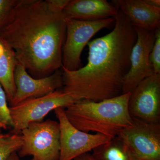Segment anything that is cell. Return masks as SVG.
Returning a JSON list of instances; mask_svg holds the SVG:
<instances>
[{
  "label": "cell",
  "mask_w": 160,
  "mask_h": 160,
  "mask_svg": "<svg viewBox=\"0 0 160 160\" xmlns=\"http://www.w3.org/2000/svg\"><path fill=\"white\" fill-rule=\"evenodd\" d=\"M54 112L60 126L59 160H73L112 139L99 133L90 134L77 129L66 117L64 108H57Z\"/></svg>",
  "instance_id": "7"
},
{
  "label": "cell",
  "mask_w": 160,
  "mask_h": 160,
  "mask_svg": "<svg viewBox=\"0 0 160 160\" xmlns=\"http://www.w3.org/2000/svg\"><path fill=\"white\" fill-rule=\"evenodd\" d=\"M7 160H23L19 156L17 152H14L12 153Z\"/></svg>",
  "instance_id": "22"
},
{
  "label": "cell",
  "mask_w": 160,
  "mask_h": 160,
  "mask_svg": "<svg viewBox=\"0 0 160 160\" xmlns=\"http://www.w3.org/2000/svg\"><path fill=\"white\" fill-rule=\"evenodd\" d=\"M132 120V125L117 137L129 146L139 160H160V124Z\"/></svg>",
  "instance_id": "9"
},
{
  "label": "cell",
  "mask_w": 160,
  "mask_h": 160,
  "mask_svg": "<svg viewBox=\"0 0 160 160\" xmlns=\"http://www.w3.org/2000/svg\"><path fill=\"white\" fill-rule=\"evenodd\" d=\"M31 160H38L36 158H35L33 157L32 158V159Z\"/></svg>",
  "instance_id": "24"
},
{
  "label": "cell",
  "mask_w": 160,
  "mask_h": 160,
  "mask_svg": "<svg viewBox=\"0 0 160 160\" xmlns=\"http://www.w3.org/2000/svg\"><path fill=\"white\" fill-rule=\"evenodd\" d=\"M128 110L133 119L160 124V73L143 80L131 92Z\"/></svg>",
  "instance_id": "8"
},
{
  "label": "cell",
  "mask_w": 160,
  "mask_h": 160,
  "mask_svg": "<svg viewBox=\"0 0 160 160\" xmlns=\"http://www.w3.org/2000/svg\"><path fill=\"white\" fill-rule=\"evenodd\" d=\"M149 5L154 7L160 8V0H145Z\"/></svg>",
  "instance_id": "21"
},
{
  "label": "cell",
  "mask_w": 160,
  "mask_h": 160,
  "mask_svg": "<svg viewBox=\"0 0 160 160\" xmlns=\"http://www.w3.org/2000/svg\"><path fill=\"white\" fill-rule=\"evenodd\" d=\"M23 145L20 158L32 156L38 160H59V124L50 119L29 124L21 132Z\"/></svg>",
  "instance_id": "4"
},
{
  "label": "cell",
  "mask_w": 160,
  "mask_h": 160,
  "mask_svg": "<svg viewBox=\"0 0 160 160\" xmlns=\"http://www.w3.org/2000/svg\"><path fill=\"white\" fill-rule=\"evenodd\" d=\"M118 9L106 0H71L63 10L66 18L94 21L114 18Z\"/></svg>",
  "instance_id": "13"
},
{
  "label": "cell",
  "mask_w": 160,
  "mask_h": 160,
  "mask_svg": "<svg viewBox=\"0 0 160 160\" xmlns=\"http://www.w3.org/2000/svg\"><path fill=\"white\" fill-rule=\"evenodd\" d=\"M92 151L94 160H139L129 146L118 137Z\"/></svg>",
  "instance_id": "15"
},
{
  "label": "cell",
  "mask_w": 160,
  "mask_h": 160,
  "mask_svg": "<svg viewBox=\"0 0 160 160\" xmlns=\"http://www.w3.org/2000/svg\"><path fill=\"white\" fill-rule=\"evenodd\" d=\"M130 94L128 92L100 102L79 100L65 108V113L72 125L79 130L112 138L133 124L128 110Z\"/></svg>",
  "instance_id": "3"
},
{
  "label": "cell",
  "mask_w": 160,
  "mask_h": 160,
  "mask_svg": "<svg viewBox=\"0 0 160 160\" xmlns=\"http://www.w3.org/2000/svg\"><path fill=\"white\" fill-rule=\"evenodd\" d=\"M113 18V29L87 44L89 55L86 66L75 71L62 67L63 91L78 101L100 102L122 94L137 35L134 27L120 9Z\"/></svg>",
  "instance_id": "2"
},
{
  "label": "cell",
  "mask_w": 160,
  "mask_h": 160,
  "mask_svg": "<svg viewBox=\"0 0 160 160\" xmlns=\"http://www.w3.org/2000/svg\"><path fill=\"white\" fill-rule=\"evenodd\" d=\"M21 133L12 131L0 133V160H7L14 152H18L23 145Z\"/></svg>",
  "instance_id": "16"
},
{
  "label": "cell",
  "mask_w": 160,
  "mask_h": 160,
  "mask_svg": "<svg viewBox=\"0 0 160 160\" xmlns=\"http://www.w3.org/2000/svg\"><path fill=\"white\" fill-rule=\"evenodd\" d=\"M14 80L16 91L10 107L28 99L46 95L63 87L62 72L60 69L47 77L35 78L24 66L18 64Z\"/></svg>",
  "instance_id": "11"
},
{
  "label": "cell",
  "mask_w": 160,
  "mask_h": 160,
  "mask_svg": "<svg viewBox=\"0 0 160 160\" xmlns=\"http://www.w3.org/2000/svg\"><path fill=\"white\" fill-rule=\"evenodd\" d=\"M150 61L155 73H160V28L155 30V40L150 52Z\"/></svg>",
  "instance_id": "18"
},
{
  "label": "cell",
  "mask_w": 160,
  "mask_h": 160,
  "mask_svg": "<svg viewBox=\"0 0 160 160\" xmlns=\"http://www.w3.org/2000/svg\"><path fill=\"white\" fill-rule=\"evenodd\" d=\"M134 28L137 38L132 49L130 69L124 80L122 94L131 92L142 81L155 74L150 61L155 31Z\"/></svg>",
  "instance_id": "10"
},
{
  "label": "cell",
  "mask_w": 160,
  "mask_h": 160,
  "mask_svg": "<svg viewBox=\"0 0 160 160\" xmlns=\"http://www.w3.org/2000/svg\"><path fill=\"white\" fill-rule=\"evenodd\" d=\"M112 2L125 14L134 28L155 31L160 28V8L145 0H118Z\"/></svg>",
  "instance_id": "12"
},
{
  "label": "cell",
  "mask_w": 160,
  "mask_h": 160,
  "mask_svg": "<svg viewBox=\"0 0 160 160\" xmlns=\"http://www.w3.org/2000/svg\"><path fill=\"white\" fill-rule=\"evenodd\" d=\"M14 2V0H0V22L7 14Z\"/></svg>",
  "instance_id": "19"
},
{
  "label": "cell",
  "mask_w": 160,
  "mask_h": 160,
  "mask_svg": "<svg viewBox=\"0 0 160 160\" xmlns=\"http://www.w3.org/2000/svg\"><path fill=\"white\" fill-rule=\"evenodd\" d=\"M4 51H5V49H4V46H3V44L0 42V58L4 54Z\"/></svg>",
  "instance_id": "23"
},
{
  "label": "cell",
  "mask_w": 160,
  "mask_h": 160,
  "mask_svg": "<svg viewBox=\"0 0 160 160\" xmlns=\"http://www.w3.org/2000/svg\"><path fill=\"white\" fill-rule=\"evenodd\" d=\"M78 101L62 90H56L39 98L24 100L9 107L13 128L12 131L21 133L29 124L41 122L52 110L65 109Z\"/></svg>",
  "instance_id": "5"
},
{
  "label": "cell",
  "mask_w": 160,
  "mask_h": 160,
  "mask_svg": "<svg viewBox=\"0 0 160 160\" xmlns=\"http://www.w3.org/2000/svg\"><path fill=\"white\" fill-rule=\"evenodd\" d=\"M6 93L0 84V133L2 130L13 128V122Z\"/></svg>",
  "instance_id": "17"
},
{
  "label": "cell",
  "mask_w": 160,
  "mask_h": 160,
  "mask_svg": "<svg viewBox=\"0 0 160 160\" xmlns=\"http://www.w3.org/2000/svg\"><path fill=\"white\" fill-rule=\"evenodd\" d=\"M73 160H94L92 158L91 154L89 153H86L80 155Z\"/></svg>",
  "instance_id": "20"
},
{
  "label": "cell",
  "mask_w": 160,
  "mask_h": 160,
  "mask_svg": "<svg viewBox=\"0 0 160 160\" xmlns=\"http://www.w3.org/2000/svg\"><path fill=\"white\" fill-rule=\"evenodd\" d=\"M114 21L110 18L89 21L66 18V35L63 47L62 67L69 71L82 67L81 55L85 46L98 32Z\"/></svg>",
  "instance_id": "6"
},
{
  "label": "cell",
  "mask_w": 160,
  "mask_h": 160,
  "mask_svg": "<svg viewBox=\"0 0 160 160\" xmlns=\"http://www.w3.org/2000/svg\"><path fill=\"white\" fill-rule=\"evenodd\" d=\"M1 42L4 46L5 51L0 58V84L10 104L16 91L14 73L18 62L12 49L5 43Z\"/></svg>",
  "instance_id": "14"
},
{
  "label": "cell",
  "mask_w": 160,
  "mask_h": 160,
  "mask_svg": "<svg viewBox=\"0 0 160 160\" xmlns=\"http://www.w3.org/2000/svg\"><path fill=\"white\" fill-rule=\"evenodd\" d=\"M66 35V18L49 0H14L0 22V42L35 78L62 68Z\"/></svg>",
  "instance_id": "1"
}]
</instances>
